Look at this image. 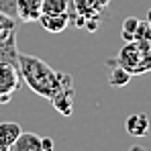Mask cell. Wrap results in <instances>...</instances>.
Listing matches in <instances>:
<instances>
[{
  "label": "cell",
  "instance_id": "6da1fadb",
  "mask_svg": "<svg viewBox=\"0 0 151 151\" xmlns=\"http://www.w3.org/2000/svg\"><path fill=\"white\" fill-rule=\"evenodd\" d=\"M19 72L21 80L41 98H51L59 90L74 86V78L70 74L55 72L47 61L29 53H19Z\"/></svg>",
  "mask_w": 151,
  "mask_h": 151
},
{
  "label": "cell",
  "instance_id": "7a4b0ae2",
  "mask_svg": "<svg viewBox=\"0 0 151 151\" xmlns=\"http://www.w3.org/2000/svg\"><path fill=\"white\" fill-rule=\"evenodd\" d=\"M21 88V72L12 63L0 61V94H14Z\"/></svg>",
  "mask_w": 151,
  "mask_h": 151
},
{
  "label": "cell",
  "instance_id": "3957f363",
  "mask_svg": "<svg viewBox=\"0 0 151 151\" xmlns=\"http://www.w3.org/2000/svg\"><path fill=\"white\" fill-rule=\"evenodd\" d=\"M141 59H143V53L139 49V45H137L135 41H131V43H127L125 47L121 49L119 57H116V63L123 65V68H127L131 74H137Z\"/></svg>",
  "mask_w": 151,
  "mask_h": 151
},
{
  "label": "cell",
  "instance_id": "277c9868",
  "mask_svg": "<svg viewBox=\"0 0 151 151\" xmlns=\"http://www.w3.org/2000/svg\"><path fill=\"white\" fill-rule=\"evenodd\" d=\"M43 0H17V19L21 23H37L41 12Z\"/></svg>",
  "mask_w": 151,
  "mask_h": 151
},
{
  "label": "cell",
  "instance_id": "5b68a950",
  "mask_svg": "<svg viewBox=\"0 0 151 151\" xmlns=\"http://www.w3.org/2000/svg\"><path fill=\"white\" fill-rule=\"evenodd\" d=\"M74 96H76V90H74V86H72V88L59 90L57 94L51 96L49 100H51V104H53V108H55L59 114L70 116V114L74 112Z\"/></svg>",
  "mask_w": 151,
  "mask_h": 151
},
{
  "label": "cell",
  "instance_id": "8992f818",
  "mask_svg": "<svg viewBox=\"0 0 151 151\" xmlns=\"http://www.w3.org/2000/svg\"><path fill=\"white\" fill-rule=\"evenodd\" d=\"M70 21H72L70 12H61V14H41L37 23L49 33H63L70 25Z\"/></svg>",
  "mask_w": 151,
  "mask_h": 151
},
{
  "label": "cell",
  "instance_id": "52a82bcc",
  "mask_svg": "<svg viewBox=\"0 0 151 151\" xmlns=\"http://www.w3.org/2000/svg\"><path fill=\"white\" fill-rule=\"evenodd\" d=\"M21 133H23V129H21L19 123L2 121L0 123V151H10L12 143L19 139Z\"/></svg>",
  "mask_w": 151,
  "mask_h": 151
},
{
  "label": "cell",
  "instance_id": "ba28073f",
  "mask_svg": "<svg viewBox=\"0 0 151 151\" xmlns=\"http://www.w3.org/2000/svg\"><path fill=\"white\" fill-rule=\"evenodd\" d=\"M125 129L129 135H133V137H145L147 133H149V119H147V114H143V112H137V114H131L129 119H127L125 123Z\"/></svg>",
  "mask_w": 151,
  "mask_h": 151
},
{
  "label": "cell",
  "instance_id": "9c48e42d",
  "mask_svg": "<svg viewBox=\"0 0 151 151\" xmlns=\"http://www.w3.org/2000/svg\"><path fill=\"white\" fill-rule=\"evenodd\" d=\"M10 149L12 151H41V137L37 133H21Z\"/></svg>",
  "mask_w": 151,
  "mask_h": 151
},
{
  "label": "cell",
  "instance_id": "30bf717a",
  "mask_svg": "<svg viewBox=\"0 0 151 151\" xmlns=\"http://www.w3.org/2000/svg\"><path fill=\"white\" fill-rule=\"evenodd\" d=\"M131 72L127 70V68H123V65H114L112 70H110V74H108V84L112 86V88H125L127 84L131 82Z\"/></svg>",
  "mask_w": 151,
  "mask_h": 151
},
{
  "label": "cell",
  "instance_id": "8fae6325",
  "mask_svg": "<svg viewBox=\"0 0 151 151\" xmlns=\"http://www.w3.org/2000/svg\"><path fill=\"white\" fill-rule=\"evenodd\" d=\"M72 0H43L41 2V12L43 14H61L70 12Z\"/></svg>",
  "mask_w": 151,
  "mask_h": 151
},
{
  "label": "cell",
  "instance_id": "7c38bea8",
  "mask_svg": "<svg viewBox=\"0 0 151 151\" xmlns=\"http://www.w3.org/2000/svg\"><path fill=\"white\" fill-rule=\"evenodd\" d=\"M19 23H21V21H19L17 17H10V14H6V12L0 10V41L6 39L10 33L19 31Z\"/></svg>",
  "mask_w": 151,
  "mask_h": 151
},
{
  "label": "cell",
  "instance_id": "4fadbf2b",
  "mask_svg": "<svg viewBox=\"0 0 151 151\" xmlns=\"http://www.w3.org/2000/svg\"><path fill=\"white\" fill-rule=\"evenodd\" d=\"M137 29H139V19H137V17H127L125 21H123V31H121V35H123V39H125L127 43L135 41Z\"/></svg>",
  "mask_w": 151,
  "mask_h": 151
},
{
  "label": "cell",
  "instance_id": "5bb4252c",
  "mask_svg": "<svg viewBox=\"0 0 151 151\" xmlns=\"http://www.w3.org/2000/svg\"><path fill=\"white\" fill-rule=\"evenodd\" d=\"M0 10L10 17H17V0H0Z\"/></svg>",
  "mask_w": 151,
  "mask_h": 151
},
{
  "label": "cell",
  "instance_id": "9a60e30c",
  "mask_svg": "<svg viewBox=\"0 0 151 151\" xmlns=\"http://www.w3.org/2000/svg\"><path fill=\"white\" fill-rule=\"evenodd\" d=\"M51 149H53V139L41 137V151H51Z\"/></svg>",
  "mask_w": 151,
  "mask_h": 151
},
{
  "label": "cell",
  "instance_id": "2e32d148",
  "mask_svg": "<svg viewBox=\"0 0 151 151\" xmlns=\"http://www.w3.org/2000/svg\"><path fill=\"white\" fill-rule=\"evenodd\" d=\"M12 98V94H0V104H8Z\"/></svg>",
  "mask_w": 151,
  "mask_h": 151
},
{
  "label": "cell",
  "instance_id": "e0dca14e",
  "mask_svg": "<svg viewBox=\"0 0 151 151\" xmlns=\"http://www.w3.org/2000/svg\"><path fill=\"white\" fill-rule=\"evenodd\" d=\"M147 23H149V25H151V8H149V10H147Z\"/></svg>",
  "mask_w": 151,
  "mask_h": 151
}]
</instances>
